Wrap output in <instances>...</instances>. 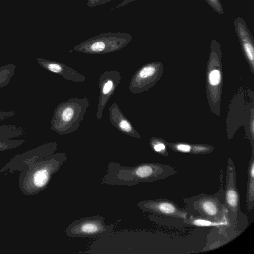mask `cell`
Listing matches in <instances>:
<instances>
[{"label": "cell", "instance_id": "6da1fadb", "mask_svg": "<svg viewBox=\"0 0 254 254\" xmlns=\"http://www.w3.org/2000/svg\"><path fill=\"white\" fill-rule=\"evenodd\" d=\"M176 173L175 167L160 163H143L128 167L113 161L108 165L101 184L132 187L140 183L163 180Z\"/></svg>", "mask_w": 254, "mask_h": 254}, {"label": "cell", "instance_id": "7a4b0ae2", "mask_svg": "<svg viewBox=\"0 0 254 254\" xmlns=\"http://www.w3.org/2000/svg\"><path fill=\"white\" fill-rule=\"evenodd\" d=\"M67 159L64 152L54 153L21 172L19 176L21 191L26 196L39 193L47 188L53 175Z\"/></svg>", "mask_w": 254, "mask_h": 254}, {"label": "cell", "instance_id": "3957f363", "mask_svg": "<svg viewBox=\"0 0 254 254\" xmlns=\"http://www.w3.org/2000/svg\"><path fill=\"white\" fill-rule=\"evenodd\" d=\"M89 105V99L72 98L59 103L50 120L51 129L60 135L71 133L78 129Z\"/></svg>", "mask_w": 254, "mask_h": 254}, {"label": "cell", "instance_id": "277c9868", "mask_svg": "<svg viewBox=\"0 0 254 254\" xmlns=\"http://www.w3.org/2000/svg\"><path fill=\"white\" fill-rule=\"evenodd\" d=\"M223 197L231 228L242 233L248 226L249 221L240 207L235 166L231 158L227 161Z\"/></svg>", "mask_w": 254, "mask_h": 254}, {"label": "cell", "instance_id": "5b68a950", "mask_svg": "<svg viewBox=\"0 0 254 254\" xmlns=\"http://www.w3.org/2000/svg\"><path fill=\"white\" fill-rule=\"evenodd\" d=\"M224 188L221 187L213 194L201 193L183 200L186 209L194 216L213 221H219L228 217L224 204Z\"/></svg>", "mask_w": 254, "mask_h": 254}, {"label": "cell", "instance_id": "8992f818", "mask_svg": "<svg viewBox=\"0 0 254 254\" xmlns=\"http://www.w3.org/2000/svg\"><path fill=\"white\" fill-rule=\"evenodd\" d=\"M132 39L133 36L129 33L105 32L76 45L73 50L88 54H104L121 49Z\"/></svg>", "mask_w": 254, "mask_h": 254}, {"label": "cell", "instance_id": "52a82bcc", "mask_svg": "<svg viewBox=\"0 0 254 254\" xmlns=\"http://www.w3.org/2000/svg\"><path fill=\"white\" fill-rule=\"evenodd\" d=\"M115 227V225H107L102 216H88L72 222L65 229V235L78 238L104 237L111 234Z\"/></svg>", "mask_w": 254, "mask_h": 254}, {"label": "cell", "instance_id": "ba28073f", "mask_svg": "<svg viewBox=\"0 0 254 254\" xmlns=\"http://www.w3.org/2000/svg\"><path fill=\"white\" fill-rule=\"evenodd\" d=\"M57 148L55 141L39 145L21 154L15 155L0 170V174L5 175L22 172L35 162L54 153Z\"/></svg>", "mask_w": 254, "mask_h": 254}, {"label": "cell", "instance_id": "9c48e42d", "mask_svg": "<svg viewBox=\"0 0 254 254\" xmlns=\"http://www.w3.org/2000/svg\"><path fill=\"white\" fill-rule=\"evenodd\" d=\"M136 205L144 212L182 220L191 215L186 208H181L174 201L165 198L142 200Z\"/></svg>", "mask_w": 254, "mask_h": 254}, {"label": "cell", "instance_id": "30bf717a", "mask_svg": "<svg viewBox=\"0 0 254 254\" xmlns=\"http://www.w3.org/2000/svg\"><path fill=\"white\" fill-rule=\"evenodd\" d=\"M120 73L117 70L104 71L99 78V97L96 117H102L103 110L121 80Z\"/></svg>", "mask_w": 254, "mask_h": 254}, {"label": "cell", "instance_id": "8fae6325", "mask_svg": "<svg viewBox=\"0 0 254 254\" xmlns=\"http://www.w3.org/2000/svg\"><path fill=\"white\" fill-rule=\"evenodd\" d=\"M36 60L44 69L59 74L68 81L81 83L85 80L83 75L62 63L42 58H37Z\"/></svg>", "mask_w": 254, "mask_h": 254}, {"label": "cell", "instance_id": "7c38bea8", "mask_svg": "<svg viewBox=\"0 0 254 254\" xmlns=\"http://www.w3.org/2000/svg\"><path fill=\"white\" fill-rule=\"evenodd\" d=\"M25 134L21 127L8 124L0 126V152L16 148L25 142L22 139H13Z\"/></svg>", "mask_w": 254, "mask_h": 254}, {"label": "cell", "instance_id": "4fadbf2b", "mask_svg": "<svg viewBox=\"0 0 254 254\" xmlns=\"http://www.w3.org/2000/svg\"><path fill=\"white\" fill-rule=\"evenodd\" d=\"M234 26L245 55L253 64L254 48V37L252 33L243 18L240 16L237 17L235 19Z\"/></svg>", "mask_w": 254, "mask_h": 254}, {"label": "cell", "instance_id": "5bb4252c", "mask_svg": "<svg viewBox=\"0 0 254 254\" xmlns=\"http://www.w3.org/2000/svg\"><path fill=\"white\" fill-rule=\"evenodd\" d=\"M241 233L230 227H214L209 234L206 245L201 251H209L219 247L231 241Z\"/></svg>", "mask_w": 254, "mask_h": 254}, {"label": "cell", "instance_id": "9a60e30c", "mask_svg": "<svg viewBox=\"0 0 254 254\" xmlns=\"http://www.w3.org/2000/svg\"><path fill=\"white\" fill-rule=\"evenodd\" d=\"M109 120L112 125L122 133L136 138H140L132 124L123 114L118 105L113 103L109 108Z\"/></svg>", "mask_w": 254, "mask_h": 254}, {"label": "cell", "instance_id": "2e32d148", "mask_svg": "<svg viewBox=\"0 0 254 254\" xmlns=\"http://www.w3.org/2000/svg\"><path fill=\"white\" fill-rule=\"evenodd\" d=\"M182 221L184 224L191 226L213 228L230 227L228 217L219 221H213L201 216L190 215L188 218L183 220Z\"/></svg>", "mask_w": 254, "mask_h": 254}, {"label": "cell", "instance_id": "e0dca14e", "mask_svg": "<svg viewBox=\"0 0 254 254\" xmlns=\"http://www.w3.org/2000/svg\"><path fill=\"white\" fill-rule=\"evenodd\" d=\"M248 180L246 189V203L251 211L254 207V154L253 152L248 167Z\"/></svg>", "mask_w": 254, "mask_h": 254}, {"label": "cell", "instance_id": "ac0fdd59", "mask_svg": "<svg viewBox=\"0 0 254 254\" xmlns=\"http://www.w3.org/2000/svg\"><path fill=\"white\" fill-rule=\"evenodd\" d=\"M172 149L177 152L194 154H206L210 153L212 148L204 145H190L178 143L172 145Z\"/></svg>", "mask_w": 254, "mask_h": 254}, {"label": "cell", "instance_id": "d6986e66", "mask_svg": "<svg viewBox=\"0 0 254 254\" xmlns=\"http://www.w3.org/2000/svg\"><path fill=\"white\" fill-rule=\"evenodd\" d=\"M16 65L10 64L0 67V88L7 86L15 74Z\"/></svg>", "mask_w": 254, "mask_h": 254}, {"label": "cell", "instance_id": "ffe728a7", "mask_svg": "<svg viewBox=\"0 0 254 254\" xmlns=\"http://www.w3.org/2000/svg\"><path fill=\"white\" fill-rule=\"evenodd\" d=\"M207 4L218 14H224V10L220 0H204Z\"/></svg>", "mask_w": 254, "mask_h": 254}, {"label": "cell", "instance_id": "44dd1931", "mask_svg": "<svg viewBox=\"0 0 254 254\" xmlns=\"http://www.w3.org/2000/svg\"><path fill=\"white\" fill-rule=\"evenodd\" d=\"M151 145L152 149L156 152L163 156H167L168 153L166 151L165 144L159 141H153L151 142Z\"/></svg>", "mask_w": 254, "mask_h": 254}, {"label": "cell", "instance_id": "7402d4cb", "mask_svg": "<svg viewBox=\"0 0 254 254\" xmlns=\"http://www.w3.org/2000/svg\"><path fill=\"white\" fill-rule=\"evenodd\" d=\"M209 82L213 86L218 85L221 81V74L219 70H214L212 71L209 76Z\"/></svg>", "mask_w": 254, "mask_h": 254}, {"label": "cell", "instance_id": "603a6c76", "mask_svg": "<svg viewBox=\"0 0 254 254\" xmlns=\"http://www.w3.org/2000/svg\"><path fill=\"white\" fill-rule=\"evenodd\" d=\"M112 0H88V8H92L98 5L106 4Z\"/></svg>", "mask_w": 254, "mask_h": 254}, {"label": "cell", "instance_id": "cb8c5ba5", "mask_svg": "<svg viewBox=\"0 0 254 254\" xmlns=\"http://www.w3.org/2000/svg\"><path fill=\"white\" fill-rule=\"evenodd\" d=\"M15 112L12 111H0V121L10 118L15 114Z\"/></svg>", "mask_w": 254, "mask_h": 254}, {"label": "cell", "instance_id": "d4e9b609", "mask_svg": "<svg viewBox=\"0 0 254 254\" xmlns=\"http://www.w3.org/2000/svg\"><path fill=\"white\" fill-rule=\"evenodd\" d=\"M137 0H124L121 3L119 4L115 8H120L125 6L130 2H133Z\"/></svg>", "mask_w": 254, "mask_h": 254}]
</instances>
